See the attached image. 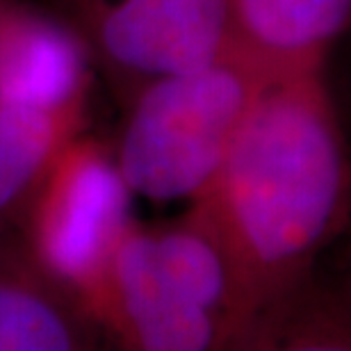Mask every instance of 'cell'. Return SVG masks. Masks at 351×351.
Wrapping results in <instances>:
<instances>
[{
    "instance_id": "6da1fadb",
    "label": "cell",
    "mask_w": 351,
    "mask_h": 351,
    "mask_svg": "<svg viewBox=\"0 0 351 351\" xmlns=\"http://www.w3.org/2000/svg\"><path fill=\"white\" fill-rule=\"evenodd\" d=\"M235 287L240 349L274 326L351 213V158L324 69L274 78L199 199Z\"/></svg>"
},
{
    "instance_id": "52a82bcc",
    "label": "cell",
    "mask_w": 351,
    "mask_h": 351,
    "mask_svg": "<svg viewBox=\"0 0 351 351\" xmlns=\"http://www.w3.org/2000/svg\"><path fill=\"white\" fill-rule=\"evenodd\" d=\"M108 340L85 306L27 256L0 249V351H87Z\"/></svg>"
},
{
    "instance_id": "5b68a950",
    "label": "cell",
    "mask_w": 351,
    "mask_h": 351,
    "mask_svg": "<svg viewBox=\"0 0 351 351\" xmlns=\"http://www.w3.org/2000/svg\"><path fill=\"white\" fill-rule=\"evenodd\" d=\"M94 319L105 338L130 351L233 349L228 326L165 274L149 226L137 219L112 254Z\"/></svg>"
},
{
    "instance_id": "7c38bea8",
    "label": "cell",
    "mask_w": 351,
    "mask_h": 351,
    "mask_svg": "<svg viewBox=\"0 0 351 351\" xmlns=\"http://www.w3.org/2000/svg\"><path fill=\"white\" fill-rule=\"evenodd\" d=\"M5 5V0H0V7H3Z\"/></svg>"
},
{
    "instance_id": "7a4b0ae2",
    "label": "cell",
    "mask_w": 351,
    "mask_h": 351,
    "mask_svg": "<svg viewBox=\"0 0 351 351\" xmlns=\"http://www.w3.org/2000/svg\"><path fill=\"white\" fill-rule=\"evenodd\" d=\"M271 80L230 48L208 64L139 85L123 101L125 114L112 144L132 196L156 203L199 199Z\"/></svg>"
},
{
    "instance_id": "ba28073f",
    "label": "cell",
    "mask_w": 351,
    "mask_h": 351,
    "mask_svg": "<svg viewBox=\"0 0 351 351\" xmlns=\"http://www.w3.org/2000/svg\"><path fill=\"white\" fill-rule=\"evenodd\" d=\"M230 48L271 75L324 69L351 25V0H228Z\"/></svg>"
},
{
    "instance_id": "3957f363",
    "label": "cell",
    "mask_w": 351,
    "mask_h": 351,
    "mask_svg": "<svg viewBox=\"0 0 351 351\" xmlns=\"http://www.w3.org/2000/svg\"><path fill=\"white\" fill-rule=\"evenodd\" d=\"M130 199L112 146L82 130L53 158L21 215L16 237L27 256L91 317L112 254L135 219Z\"/></svg>"
},
{
    "instance_id": "8992f818",
    "label": "cell",
    "mask_w": 351,
    "mask_h": 351,
    "mask_svg": "<svg viewBox=\"0 0 351 351\" xmlns=\"http://www.w3.org/2000/svg\"><path fill=\"white\" fill-rule=\"evenodd\" d=\"M91 91L85 37L60 14L0 7V105H55Z\"/></svg>"
},
{
    "instance_id": "8fae6325",
    "label": "cell",
    "mask_w": 351,
    "mask_h": 351,
    "mask_svg": "<svg viewBox=\"0 0 351 351\" xmlns=\"http://www.w3.org/2000/svg\"><path fill=\"white\" fill-rule=\"evenodd\" d=\"M60 16H64L82 37H87L98 10L105 0H51Z\"/></svg>"
},
{
    "instance_id": "9c48e42d",
    "label": "cell",
    "mask_w": 351,
    "mask_h": 351,
    "mask_svg": "<svg viewBox=\"0 0 351 351\" xmlns=\"http://www.w3.org/2000/svg\"><path fill=\"white\" fill-rule=\"evenodd\" d=\"M89 94L55 105H0V249L19 233L21 215L66 142L87 130Z\"/></svg>"
},
{
    "instance_id": "277c9868",
    "label": "cell",
    "mask_w": 351,
    "mask_h": 351,
    "mask_svg": "<svg viewBox=\"0 0 351 351\" xmlns=\"http://www.w3.org/2000/svg\"><path fill=\"white\" fill-rule=\"evenodd\" d=\"M85 41L123 103L146 80L230 51L228 0H105Z\"/></svg>"
},
{
    "instance_id": "30bf717a",
    "label": "cell",
    "mask_w": 351,
    "mask_h": 351,
    "mask_svg": "<svg viewBox=\"0 0 351 351\" xmlns=\"http://www.w3.org/2000/svg\"><path fill=\"white\" fill-rule=\"evenodd\" d=\"M271 349L351 351V278L342 283L308 278L280 313Z\"/></svg>"
}]
</instances>
